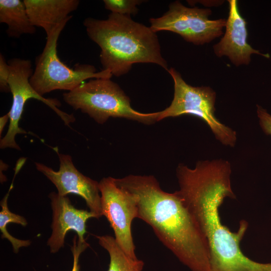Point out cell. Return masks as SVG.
Here are the masks:
<instances>
[{"instance_id":"obj_20","label":"cell","mask_w":271,"mask_h":271,"mask_svg":"<svg viewBox=\"0 0 271 271\" xmlns=\"http://www.w3.org/2000/svg\"><path fill=\"white\" fill-rule=\"evenodd\" d=\"M256 112L262 130L266 134L271 136V115L258 105H257Z\"/></svg>"},{"instance_id":"obj_4","label":"cell","mask_w":271,"mask_h":271,"mask_svg":"<svg viewBox=\"0 0 271 271\" xmlns=\"http://www.w3.org/2000/svg\"><path fill=\"white\" fill-rule=\"evenodd\" d=\"M64 101L75 110L87 114L96 122L110 117L124 118L146 124L157 121L159 111L142 113L133 109L129 98L110 79H91L63 94Z\"/></svg>"},{"instance_id":"obj_3","label":"cell","mask_w":271,"mask_h":271,"mask_svg":"<svg viewBox=\"0 0 271 271\" xmlns=\"http://www.w3.org/2000/svg\"><path fill=\"white\" fill-rule=\"evenodd\" d=\"M83 24L90 39L101 49L103 70L112 75H124L139 63L156 64L168 71L156 33L130 16L111 13L106 20L89 17Z\"/></svg>"},{"instance_id":"obj_18","label":"cell","mask_w":271,"mask_h":271,"mask_svg":"<svg viewBox=\"0 0 271 271\" xmlns=\"http://www.w3.org/2000/svg\"><path fill=\"white\" fill-rule=\"evenodd\" d=\"M10 70L5 57L0 54V90L1 92H11L9 84Z\"/></svg>"},{"instance_id":"obj_14","label":"cell","mask_w":271,"mask_h":271,"mask_svg":"<svg viewBox=\"0 0 271 271\" xmlns=\"http://www.w3.org/2000/svg\"><path fill=\"white\" fill-rule=\"evenodd\" d=\"M0 23L8 26L6 32L11 37L33 34L36 30L31 22L24 1L0 0Z\"/></svg>"},{"instance_id":"obj_11","label":"cell","mask_w":271,"mask_h":271,"mask_svg":"<svg viewBox=\"0 0 271 271\" xmlns=\"http://www.w3.org/2000/svg\"><path fill=\"white\" fill-rule=\"evenodd\" d=\"M49 197L53 211L52 232L47 241L50 252L56 253L64 246L65 237L70 230L77 233L80 241L85 242L86 222L89 218H96L95 215L90 211L76 208L66 196L53 192Z\"/></svg>"},{"instance_id":"obj_19","label":"cell","mask_w":271,"mask_h":271,"mask_svg":"<svg viewBox=\"0 0 271 271\" xmlns=\"http://www.w3.org/2000/svg\"><path fill=\"white\" fill-rule=\"evenodd\" d=\"M77 239V236H74L73 240V246L71 247L73 256V266L71 271H79V258L80 255L89 246V244L86 241L82 242Z\"/></svg>"},{"instance_id":"obj_6","label":"cell","mask_w":271,"mask_h":271,"mask_svg":"<svg viewBox=\"0 0 271 271\" xmlns=\"http://www.w3.org/2000/svg\"><path fill=\"white\" fill-rule=\"evenodd\" d=\"M168 72L174 81V97L168 107L159 111L157 121L184 115L198 117L210 128L216 140L224 145L233 147L237 140L236 132L216 117V94L212 88L209 86L194 87L187 84L173 68H170Z\"/></svg>"},{"instance_id":"obj_9","label":"cell","mask_w":271,"mask_h":271,"mask_svg":"<svg viewBox=\"0 0 271 271\" xmlns=\"http://www.w3.org/2000/svg\"><path fill=\"white\" fill-rule=\"evenodd\" d=\"M102 215L104 216L113 230L114 238L130 257L137 259L131 232V224L138 218L136 196L118 187L115 178H103L99 182Z\"/></svg>"},{"instance_id":"obj_1","label":"cell","mask_w":271,"mask_h":271,"mask_svg":"<svg viewBox=\"0 0 271 271\" xmlns=\"http://www.w3.org/2000/svg\"><path fill=\"white\" fill-rule=\"evenodd\" d=\"M231 173L230 164L223 159L200 161L193 169L180 164L177 192L207 241L211 271H271V263L251 260L241 250L247 221L240 220L235 232L221 222L219 209L224 200L236 199Z\"/></svg>"},{"instance_id":"obj_21","label":"cell","mask_w":271,"mask_h":271,"mask_svg":"<svg viewBox=\"0 0 271 271\" xmlns=\"http://www.w3.org/2000/svg\"><path fill=\"white\" fill-rule=\"evenodd\" d=\"M9 119H10V116L8 112L7 114H5L4 115L1 116L0 118V135L1 136Z\"/></svg>"},{"instance_id":"obj_15","label":"cell","mask_w":271,"mask_h":271,"mask_svg":"<svg viewBox=\"0 0 271 271\" xmlns=\"http://www.w3.org/2000/svg\"><path fill=\"white\" fill-rule=\"evenodd\" d=\"M100 246L109 255L107 271H143L144 262L128 256L120 248L114 237L108 235L96 236Z\"/></svg>"},{"instance_id":"obj_8","label":"cell","mask_w":271,"mask_h":271,"mask_svg":"<svg viewBox=\"0 0 271 271\" xmlns=\"http://www.w3.org/2000/svg\"><path fill=\"white\" fill-rule=\"evenodd\" d=\"M211 10L188 8L179 1L171 3L162 16L151 18L150 28L155 33L168 31L180 35L185 41L196 45L208 43L223 34L226 20H211Z\"/></svg>"},{"instance_id":"obj_7","label":"cell","mask_w":271,"mask_h":271,"mask_svg":"<svg viewBox=\"0 0 271 271\" xmlns=\"http://www.w3.org/2000/svg\"><path fill=\"white\" fill-rule=\"evenodd\" d=\"M8 63L10 70L9 84L12 94L13 102L8 112L10 116L9 128L6 134L1 139V149L13 148L20 150L15 139L17 134L28 133L20 127L19 122L25 104L30 99L42 101L54 111L66 125H69L75 121V118L73 114H68L59 108L61 104L58 100L44 98L32 86L30 79L34 71L30 60L15 58L9 60Z\"/></svg>"},{"instance_id":"obj_2","label":"cell","mask_w":271,"mask_h":271,"mask_svg":"<svg viewBox=\"0 0 271 271\" xmlns=\"http://www.w3.org/2000/svg\"><path fill=\"white\" fill-rule=\"evenodd\" d=\"M115 182L136 196L138 218L184 265L191 271H211L207 241L177 191H164L152 175H130Z\"/></svg>"},{"instance_id":"obj_13","label":"cell","mask_w":271,"mask_h":271,"mask_svg":"<svg viewBox=\"0 0 271 271\" xmlns=\"http://www.w3.org/2000/svg\"><path fill=\"white\" fill-rule=\"evenodd\" d=\"M32 25L43 28L46 36L77 10L78 0H24Z\"/></svg>"},{"instance_id":"obj_17","label":"cell","mask_w":271,"mask_h":271,"mask_svg":"<svg viewBox=\"0 0 271 271\" xmlns=\"http://www.w3.org/2000/svg\"><path fill=\"white\" fill-rule=\"evenodd\" d=\"M140 0H104L105 8L112 13L121 15H135L138 12L137 6L143 3Z\"/></svg>"},{"instance_id":"obj_10","label":"cell","mask_w":271,"mask_h":271,"mask_svg":"<svg viewBox=\"0 0 271 271\" xmlns=\"http://www.w3.org/2000/svg\"><path fill=\"white\" fill-rule=\"evenodd\" d=\"M56 151L60 162L58 171H54L40 163H35L36 169L55 186L59 195H77L85 200L90 211L96 218L102 216L99 182L81 173L74 165L70 155L60 154Z\"/></svg>"},{"instance_id":"obj_5","label":"cell","mask_w":271,"mask_h":271,"mask_svg":"<svg viewBox=\"0 0 271 271\" xmlns=\"http://www.w3.org/2000/svg\"><path fill=\"white\" fill-rule=\"evenodd\" d=\"M72 17L70 16L58 25L46 37L43 50L36 58L30 83L42 96L56 90L72 91L88 79H110L112 76L109 71L103 69L97 72L95 67L89 64H77L72 69L60 60L57 50L58 40Z\"/></svg>"},{"instance_id":"obj_16","label":"cell","mask_w":271,"mask_h":271,"mask_svg":"<svg viewBox=\"0 0 271 271\" xmlns=\"http://www.w3.org/2000/svg\"><path fill=\"white\" fill-rule=\"evenodd\" d=\"M13 187L12 183L9 191L1 202L2 210L0 212V230L2 238L7 239L11 243L14 252L17 253L21 247L29 246L31 244V241L29 240L17 239L11 235L7 229V226L10 223L20 224L23 226H26L28 224L26 219L24 217L12 212L8 208V198Z\"/></svg>"},{"instance_id":"obj_12","label":"cell","mask_w":271,"mask_h":271,"mask_svg":"<svg viewBox=\"0 0 271 271\" xmlns=\"http://www.w3.org/2000/svg\"><path fill=\"white\" fill-rule=\"evenodd\" d=\"M228 2L229 10L226 30L220 41L213 46L215 55L219 57H228L236 66L249 64L253 54L269 58L268 54L261 53L248 44L246 22L239 12L237 1Z\"/></svg>"}]
</instances>
